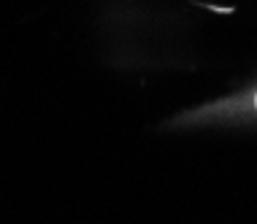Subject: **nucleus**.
<instances>
[{
  "label": "nucleus",
  "mask_w": 257,
  "mask_h": 224,
  "mask_svg": "<svg viewBox=\"0 0 257 224\" xmlns=\"http://www.w3.org/2000/svg\"><path fill=\"white\" fill-rule=\"evenodd\" d=\"M254 103H257V97H254Z\"/></svg>",
  "instance_id": "1"
}]
</instances>
